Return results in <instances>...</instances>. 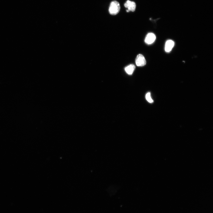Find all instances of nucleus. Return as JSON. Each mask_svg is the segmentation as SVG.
Wrapping results in <instances>:
<instances>
[{
	"label": "nucleus",
	"instance_id": "nucleus-2",
	"mask_svg": "<svg viewBox=\"0 0 213 213\" xmlns=\"http://www.w3.org/2000/svg\"><path fill=\"white\" fill-rule=\"evenodd\" d=\"M124 5L125 7L128 9L126 10L127 12H134L135 10L136 5L134 2L128 0L125 3Z\"/></svg>",
	"mask_w": 213,
	"mask_h": 213
},
{
	"label": "nucleus",
	"instance_id": "nucleus-7",
	"mask_svg": "<svg viewBox=\"0 0 213 213\" xmlns=\"http://www.w3.org/2000/svg\"><path fill=\"white\" fill-rule=\"evenodd\" d=\"M146 98L148 101L150 103H152L153 102V100L152 99L151 96V94L150 93H148L146 95Z\"/></svg>",
	"mask_w": 213,
	"mask_h": 213
},
{
	"label": "nucleus",
	"instance_id": "nucleus-1",
	"mask_svg": "<svg viewBox=\"0 0 213 213\" xmlns=\"http://www.w3.org/2000/svg\"><path fill=\"white\" fill-rule=\"evenodd\" d=\"M120 8V5L118 2L113 1L110 4L109 9V13L111 15H116L119 13Z\"/></svg>",
	"mask_w": 213,
	"mask_h": 213
},
{
	"label": "nucleus",
	"instance_id": "nucleus-6",
	"mask_svg": "<svg viewBox=\"0 0 213 213\" xmlns=\"http://www.w3.org/2000/svg\"><path fill=\"white\" fill-rule=\"evenodd\" d=\"M135 69V66L133 64H131L126 67L125 69V70L128 74L131 75L133 73Z\"/></svg>",
	"mask_w": 213,
	"mask_h": 213
},
{
	"label": "nucleus",
	"instance_id": "nucleus-4",
	"mask_svg": "<svg viewBox=\"0 0 213 213\" xmlns=\"http://www.w3.org/2000/svg\"><path fill=\"white\" fill-rule=\"evenodd\" d=\"M156 39V37L154 33H149L146 37L145 42L147 44H151L154 42Z\"/></svg>",
	"mask_w": 213,
	"mask_h": 213
},
{
	"label": "nucleus",
	"instance_id": "nucleus-5",
	"mask_svg": "<svg viewBox=\"0 0 213 213\" xmlns=\"http://www.w3.org/2000/svg\"><path fill=\"white\" fill-rule=\"evenodd\" d=\"M174 45V42L171 40L167 41L166 42L165 47V50L167 52H170L172 50Z\"/></svg>",
	"mask_w": 213,
	"mask_h": 213
},
{
	"label": "nucleus",
	"instance_id": "nucleus-3",
	"mask_svg": "<svg viewBox=\"0 0 213 213\" xmlns=\"http://www.w3.org/2000/svg\"><path fill=\"white\" fill-rule=\"evenodd\" d=\"M136 63L138 66H143L146 63V61L144 56L142 54H139L136 59Z\"/></svg>",
	"mask_w": 213,
	"mask_h": 213
}]
</instances>
